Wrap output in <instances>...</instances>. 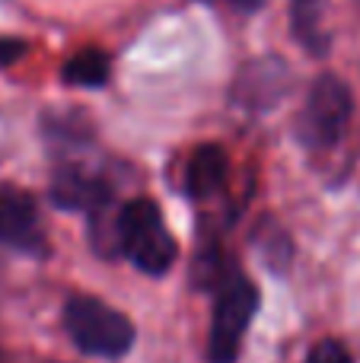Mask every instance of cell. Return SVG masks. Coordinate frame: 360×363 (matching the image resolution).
<instances>
[{"mask_svg": "<svg viewBox=\"0 0 360 363\" xmlns=\"http://www.w3.org/2000/svg\"><path fill=\"white\" fill-rule=\"evenodd\" d=\"M64 332L74 341V347L86 357L118 360L134 347L137 328L125 313L102 303L99 296L74 294L64 303Z\"/></svg>", "mask_w": 360, "mask_h": 363, "instance_id": "6da1fadb", "label": "cell"}, {"mask_svg": "<svg viewBox=\"0 0 360 363\" xmlns=\"http://www.w3.org/2000/svg\"><path fill=\"white\" fill-rule=\"evenodd\" d=\"M115 242L134 268L150 277L166 274L179 258V245L166 226L163 211L150 198H134L121 207L115 220Z\"/></svg>", "mask_w": 360, "mask_h": 363, "instance_id": "7a4b0ae2", "label": "cell"}, {"mask_svg": "<svg viewBox=\"0 0 360 363\" xmlns=\"http://www.w3.org/2000/svg\"><path fill=\"white\" fill-rule=\"evenodd\" d=\"M230 4H236L240 10H255V6H261L265 0H230Z\"/></svg>", "mask_w": 360, "mask_h": 363, "instance_id": "7c38bea8", "label": "cell"}, {"mask_svg": "<svg viewBox=\"0 0 360 363\" xmlns=\"http://www.w3.org/2000/svg\"><path fill=\"white\" fill-rule=\"evenodd\" d=\"M26 55V42L23 38H0V67H10L13 61H19V57Z\"/></svg>", "mask_w": 360, "mask_h": 363, "instance_id": "8fae6325", "label": "cell"}, {"mask_svg": "<svg viewBox=\"0 0 360 363\" xmlns=\"http://www.w3.org/2000/svg\"><path fill=\"white\" fill-rule=\"evenodd\" d=\"M259 313V287L242 271H230L214 287V313L208 332V360L236 363L242 338Z\"/></svg>", "mask_w": 360, "mask_h": 363, "instance_id": "3957f363", "label": "cell"}, {"mask_svg": "<svg viewBox=\"0 0 360 363\" xmlns=\"http://www.w3.org/2000/svg\"><path fill=\"white\" fill-rule=\"evenodd\" d=\"M303 363H354V357H351V351L342 345V341L322 338L310 347V354H306Z\"/></svg>", "mask_w": 360, "mask_h": 363, "instance_id": "30bf717a", "label": "cell"}, {"mask_svg": "<svg viewBox=\"0 0 360 363\" xmlns=\"http://www.w3.org/2000/svg\"><path fill=\"white\" fill-rule=\"evenodd\" d=\"M351 112H354V99H351L348 83L335 74L316 77L297 121L300 140L313 150H329L344 138Z\"/></svg>", "mask_w": 360, "mask_h": 363, "instance_id": "277c9868", "label": "cell"}, {"mask_svg": "<svg viewBox=\"0 0 360 363\" xmlns=\"http://www.w3.org/2000/svg\"><path fill=\"white\" fill-rule=\"evenodd\" d=\"M112 198V188L99 176H89L83 169H57L51 179V201L61 211H86L99 213Z\"/></svg>", "mask_w": 360, "mask_h": 363, "instance_id": "8992f818", "label": "cell"}, {"mask_svg": "<svg viewBox=\"0 0 360 363\" xmlns=\"http://www.w3.org/2000/svg\"><path fill=\"white\" fill-rule=\"evenodd\" d=\"M0 245L26 252V255H45L48 239H45L42 220H38L35 198L16 185L0 188Z\"/></svg>", "mask_w": 360, "mask_h": 363, "instance_id": "5b68a950", "label": "cell"}, {"mask_svg": "<svg viewBox=\"0 0 360 363\" xmlns=\"http://www.w3.org/2000/svg\"><path fill=\"white\" fill-rule=\"evenodd\" d=\"M227 172L230 163L220 147L217 144L198 147L189 157V163H185V191L191 198H210V194H217L227 185Z\"/></svg>", "mask_w": 360, "mask_h": 363, "instance_id": "52a82bcc", "label": "cell"}, {"mask_svg": "<svg viewBox=\"0 0 360 363\" xmlns=\"http://www.w3.org/2000/svg\"><path fill=\"white\" fill-rule=\"evenodd\" d=\"M108 67H112L108 55L96 48L80 51L64 64V83H70V86H102L108 80Z\"/></svg>", "mask_w": 360, "mask_h": 363, "instance_id": "ba28073f", "label": "cell"}, {"mask_svg": "<svg viewBox=\"0 0 360 363\" xmlns=\"http://www.w3.org/2000/svg\"><path fill=\"white\" fill-rule=\"evenodd\" d=\"M319 23H322V0H293V29H297L300 42L316 55H322L329 38Z\"/></svg>", "mask_w": 360, "mask_h": 363, "instance_id": "9c48e42d", "label": "cell"}]
</instances>
